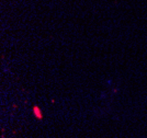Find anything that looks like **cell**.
<instances>
[{"instance_id": "6da1fadb", "label": "cell", "mask_w": 147, "mask_h": 138, "mask_svg": "<svg viewBox=\"0 0 147 138\" xmlns=\"http://www.w3.org/2000/svg\"><path fill=\"white\" fill-rule=\"evenodd\" d=\"M33 111H34V114H35V116H36L37 118H42L43 117V115H42V113H41V111L38 110V108L37 106H34V108H33Z\"/></svg>"}]
</instances>
